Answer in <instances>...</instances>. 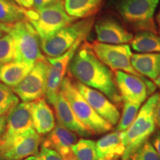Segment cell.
Returning <instances> with one entry per match:
<instances>
[{
    "instance_id": "1",
    "label": "cell",
    "mask_w": 160,
    "mask_h": 160,
    "mask_svg": "<svg viewBox=\"0 0 160 160\" xmlns=\"http://www.w3.org/2000/svg\"><path fill=\"white\" fill-rule=\"evenodd\" d=\"M86 41V40H85ZM84 41L70 62V77L105 94L116 105L122 102L112 71L98 59L88 42Z\"/></svg>"
},
{
    "instance_id": "2",
    "label": "cell",
    "mask_w": 160,
    "mask_h": 160,
    "mask_svg": "<svg viewBox=\"0 0 160 160\" xmlns=\"http://www.w3.org/2000/svg\"><path fill=\"white\" fill-rule=\"evenodd\" d=\"M160 93H153L144 103L133 122L124 131L125 153L122 157L126 160L142 144L149 139L156 131L155 107Z\"/></svg>"
},
{
    "instance_id": "3",
    "label": "cell",
    "mask_w": 160,
    "mask_h": 160,
    "mask_svg": "<svg viewBox=\"0 0 160 160\" xmlns=\"http://www.w3.org/2000/svg\"><path fill=\"white\" fill-rule=\"evenodd\" d=\"M60 91L78 119L93 134H102L113 129V126L111 124L100 117L92 108L69 77L64 78L60 87Z\"/></svg>"
},
{
    "instance_id": "4",
    "label": "cell",
    "mask_w": 160,
    "mask_h": 160,
    "mask_svg": "<svg viewBox=\"0 0 160 160\" xmlns=\"http://www.w3.org/2000/svg\"><path fill=\"white\" fill-rule=\"evenodd\" d=\"M25 19L37 31L40 40L51 37L62 28L76 21L66 12L63 0L42 9L25 10Z\"/></svg>"
},
{
    "instance_id": "5",
    "label": "cell",
    "mask_w": 160,
    "mask_h": 160,
    "mask_svg": "<svg viewBox=\"0 0 160 160\" xmlns=\"http://www.w3.org/2000/svg\"><path fill=\"white\" fill-rule=\"evenodd\" d=\"M93 22L94 18L91 17L65 26L51 37L40 40L42 51L48 58H56L62 55L79 38L88 36Z\"/></svg>"
},
{
    "instance_id": "6",
    "label": "cell",
    "mask_w": 160,
    "mask_h": 160,
    "mask_svg": "<svg viewBox=\"0 0 160 160\" xmlns=\"http://www.w3.org/2000/svg\"><path fill=\"white\" fill-rule=\"evenodd\" d=\"M8 33L14 44L15 60L34 65L39 60L45 59L42 53L39 36L27 19L12 25Z\"/></svg>"
},
{
    "instance_id": "7",
    "label": "cell",
    "mask_w": 160,
    "mask_h": 160,
    "mask_svg": "<svg viewBox=\"0 0 160 160\" xmlns=\"http://www.w3.org/2000/svg\"><path fill=\"white\" fill-rule=\"evenodd\" d=\"M159 2V0H122L118 11L125 22L140 31L157 33L154 14Z\"/></svg>"
},
{
    "instance_id": "8",
    "label": "cell",
    "mask_w": 160,
    "mask_h": 160,
    "mask_svg": "<svg viewBox=\"0 0 160 160\" xmlns=\"http://www.w3.org/2000/svg\"><path fill=\"white\" fill-rule=\"evenodd\" d=\"M91 49L100 61L107 65L111 71H120L137 76L144 77L138 73L131 64L132 52L129 45H110L94 42L90 44Z\"/></svg>"
},
{
    "instance_id": "9",
    "label": "cell",
    "mask_w": 160,
    "mask_h": 160,
    "mask_svg": "<svg viewBox=\"0 0 160 160\" xmlns=\"http://www.w3.org/2000/svg\"><path fill=\"white\" fill-rule=\"evenodd\" d=\"M48 62L47 59L39 60L27 76L12 90L22 102H31L45 96Z\"/></svg>"
},
{
    "instance_id": "10",
    "label": "cell",
    "mask_w": 160,
    "mask_h": 160,
    "mask_svg": "<svg viewBox=\"0 0 160 160\" xmlns=\"http://www.w3.org/2000/svg\"><path fill=\"white\" fill-rule=\"evenodd\" d=\"M88 36H82L78 39L73 46L62 55L56 58L47 59L48 62L47 76V87L45 96L48 102L53 105L60 91L62 82L68 71V67L72 57L81 44L85 41Z\"/></svg>"
},
{
    "instance_id": "11",
    "label": "cell",
    "mask_w": 160,
    "mask_h": 160,
    "mask_svg": "<svg viewBox=\"0 0 160 160\" xmlns=\"http://www.w3.org/2000/svg\"><path fill=\"white\" fill-rule=\"evenodd\" d=\"M114 78L122 102L142 105L157 89L155 84L148 78L138 77L123 71H115Z\"/></svg>"
},
{
    "instance_id": "12",
    "label": "cell",
    "mask_w": 160,
    "mask_h": 160,
    "mask_svg": "<svg viewBox=\"0 0 160 160\" xmlns=\"http://www.w3.org/2000/svg\"><path fill=\"white\" fill-rule=\"evenodd\" d=\"M42 139L33 128L11 139H0V157L6 160H23L36 155Z\"/></svg>"
},
{
    "instance_id": "13",
    "label": "cell",
    "mask_w": 160,
    "mask_h": 160,
    "mask_svg": "<svg viewBox=\"0 0 160 160\" xmlns=\"http://www.w3.org/2000/svg\"><path fill=\"white\" fill-rule=\"evenodd\" d=\"M73 83L79 93L82 95L96 113L112 126L117 125L121 116L118 106L97 90L88 87L77 81Z\"/></svg>"
},
{
    "instance_id": "14",
    "label": "cell",
    "mask_w": 160,
    "mask_h": 160,
    "mask_svg": "<svg viewBox=\"0 0 160 160\" xmlns=\"http://www.w3.org/2000/svg\"><path fill=\"white\" fill-rule=\"evenodd\" d=\"M77 142V135L57 122L55 128L42 139L41 145L57 151L63 160H77L72 147Z\"/></svg>"
},
{
    "instance_id": "15",
    "label": "cell",
    "mask_w": 160,
    "mask_h": 160,
    "mask_svg": "<svg viewBox=\"0 0 160 160\" xmlns=\"http://www.w3.org/2000/svg\"><path fill=\"white\" fill-rule=\"evenodd\" d=\"M33 128L30 102L19 103L8 114L5 131L0 139H11Z\"/></svg>"
},
{
    "instance_id": "16",
    "label": "cell",
    "mask_w": 160,
    "mask_h": 160,
    "mask_svg": "<svg viewBox=\"0 0 160 160\" xmlns=\"http://www.w3.org/2000/svg\"><path fill=\"white\" fill-rule=\"evenodd\" d=\"M97 42L110 45H122L130 42L133 35L117 20L105 18L95 24Z\"/></svg>"
},
{
    "instance_id": "17",
    "label": "cell",
    "mask_w": 160,
    "mask_h": 160,
    "mask_svg": "<svg viewBox=\"0 0 160 160\" xmlns=\"http://www.w3.org/2000/svg\"><path fill=\"white\" fill-rule=\"evenodd\" d=\"M52 105L54 108L57 122L80 137H89L94 135L78 119L61 91Z\"/></svg>"
},
{
    "instance_id": "18",
    "label": "cell",
    "mask_w": 160,
    "mask_h": 160,
    "mask_svg": "<svg viewBox=\"0 0 160 160\" xmlns=\"http://www.w3.org/2000/svg\"><path fill=\"white\" fill-rule=\"evenodd\" d=\"M33 127L39 135H47L55 128V116L45 98L30 102Z\"/></svg>"
},
{
    "instance_id": "19",
    "label": "cell",
    "mask_w": 160,
    "mask_h": 160,
    "mask_svg": "<svg viewBox=\"0 0 160 160\" xmlns=\"http://www.w3.org/2000/svg\"><path fill=\"white\" fill-rule=\"evenodd\" d=\"M124 131H113L100 138L97 142L99 160H118L125 153Z\"/></svg>"
},
{
    "instance_id": "20",
    "label": "cell",
    "mask_w": 160,
    "mask_h": 160,
    "mask_svg": "<svg viewBox=\"0 0 160 160\" xmlns=\"http://www.w3.org/2000/svg\"><path fill=\"white\" fill-rule=\"evenodd\" d=\"M131 64L138 73L154 81L160 74V53H133Z\"/></svg>"
},
{
    "instance_id": "21",
    "label": "cell",
    "mask_w": 160,
    "mask_h": 160,
    "mask_svg": "<svg viewBox=\"0 0 160 160\" xmlns=\"http://www.w3.org/2000/svg\"><path fill=\"white\" fill-rule=\"evenodd\" d=\"M33 65L17 60L2 64L0 65V82L11 88L15 87L31 71Z\"/></svg>"
},
{
    "instance_id": "22",
    "label": "cell",
    "mask_w": 160,
    "mask_h": 160,
    "mask_svg": "<svg viewBox=\"0 0 160 160\" xmlns=\"http://www.w3.org/2000/svg\"><path fill=\"white\" fill-rule=\"evenodd\" d=\"M104 0H63L67 13L74 19L91 17L99 11Z\"/></svg>"
},
{
    "instance_id": "23",
    "label": "cell",
    "mask_w": 160,
    "mask_h": 160,
    "mask_svg": "<svg viewBox=\"0 0 160 160\" xmlns=\"http://www.w3.org/2000/svg\"><path fill=\"white\" fill-rule=\"evenodd\" d=\"M132 48L139 53H160V36L148 31H141L131 41Z\"/></svg>"
},
{
    "instance_id": "24",
    "label": "cell",
    "mask_w": 160,
    "mask_h": 160,
    "mask_svg": "<svg viewBox=\"0 0 160 160\" xmlns=\"http://www.w3.org/2000/svg\"><path fill=\"white\" fill-rule=\"evenodd\" d=\"M25 19V9L13 0H0V22L13 25Z\"/></svg>"
},
{
    "instance_id": "25",
    "label": "cell",
    "mask_w": 160,
    "mask_h": 160,
    "mask_svg": "<svg viewBox=\"0 0 160 160\" xmlns=\"http://www.w3.org/2000/svg\"><path fill=\"white\" fill-rule=\"evenodd\" d=\"M77 160H99L97 142L93 140L80 139L72 147Z\"/></svg>"
},
{
    "instance_id": "26",
    "label": "cell",
    "mask_w": 160,
    "mask_h": 160,
    "mask_svg": "<svg viewBox=\"0 0 160 160\" xmlns=\"http://www.w3.org/2000/svg\"><path fill=\"white\" fill-rule=\"evenodd\" d=\"M19 103V97L11 88L0 82V116L8 115Z\"/></svg>"
},
{
    "instance_id": "27",
    "label": "cell",
    "mask_w": 160,
    "mask_h": 160,
    "mask_svg": "<svg viewBox=\"0 0 160 160\" xmlns=\"http://www.w3.org/2000/svg\"><path fill=\"white\" fill-rule=\"evenodd\" d=\"M140 104L132 103L128 102H124L123 110L122 115L120 116L119 122L117 125V131H125L133 122L139 113Z\"/></svg>"
},
{
    "instance_id": "28",
    "label": "cell",
    "mask_w": 160,
    "mask_h": 160,
    "mask_svg": "<svg viewBox=\"0 0 160 160\" xmlns=\"http://www.w3.org/2000/svg\"><path fill=\"white\" fill-rule=\"evenodd\" d=\"M126 160H160V157L148 139L137 148Z\"/></svg>"
},
{
    "instance_id": "29",
    "label": "cell",
    "mask_w": 160,
    "mask_h": 160,
    "mask_svg": "<svg viewBox=\"0 0 160 160\" xmlns=\"http://www.w3.org/2000/svg\"><path fill=\"white\" fill-rule=\"evenodd\" d=\"M15 60L13 40L8 33L0 38V65Z\"/></svg>"
},
{
    "instance_id": "30",
    "label": "cell",
    "mask_w": 160,
    "mask_h": 160,
    "mask_svg": "<svg viewBox=\"0 0 160 160\" xmlns=\"http://www.w3.org/2000/svg\"><path fill=\"white\" fill-rule=\"evenodd\" d=\"M23 160H63V159L54 150L48 148L41 145L37 154Z\"/></svg>"
},
{
    "instance_id": "31",
    "label": "cell",
    "mask_w": 160,
    "mask_h": 160,
    "mask_svg": "<svg viewBox=\"0 0 160 160\" xmlns=\"http://www.w3.org/2000/svg\"><path fill=\"white\" fill-rule=\"evenodd\" d=\"M149 140L160 157V130L155 131Z\"/></svg>"
},
{
    "instance_id": "32",
    "label": "cell",
    "mask_w": 160,
    "mask_h": 160,
    "mask_svg": "<svg viewBox=\"0 0 160 160\" xmlns=\"http://www.w3.org/2000/svg\"><path fill=\"white\" fill-rule=\"evenodd\" d=\"M59 0H33V8L35 9H42L52 4L57 2Z\"/></svg>"
},
{
    "instance_id": "33",
    "label": "cell",
    "mask_w": 160,
    "mask_h": 160,
    "mask_svg": "<svg viewBox=\"0 0 160 160\" xmlns=\"http://www.w3.org/2000/svg\"><path fill=\"white\" fill-rule=\"evenodd\" d=\"M13 1L20 8L25 10L33 8V0H13Z\"/></svg>"
},
{
    "instance_id": "34",
    "label": "cell",
    "mask_w": 160,
    "mask_h": 160,
    "mask_svg": "<svg viewBox=\"0 0 160 160\" xmlns=\"http://www.w3.org/2000/svg\"><path fill=\"white\" fill-rule=\"evenodd\" d=\"M155 122L156 125L160 128V96L155 107Z\"/></svg>"
},
{
    "instance_id": "35",
    "label": "cell",
    "mask_w": 160,
    "mask_h": 160,
    "mask_svg": "<svg viewBox=\"0 0 160 160\" xmlns=\"http://www.w3.org/2000/svg\"><path fill=\"white\" fill-rule=\"evenodd\" d=\"M12 25H8V24H4L0 22V38L2 37L3 36L9 33L10 29H11Z\"/></svg>"
},
{
    "instance_id": "36",
    "label": "cell",
    "mask_w": 160,
    "mask_h": 160,
    "mask_svg": "<svg viewBox=\"0 0 160 160\" xmlns=\"http://www.w3.org/2000/svg\"><path fill=\"white\" fill-rule=\"evenodd\" d=\"M7 116H0V137L5 133L6 128V123H7Z\"/></svg>"
},
{
    "instance_id": "37",
    "label": "cell",
    "mask_w": 160,
    "mask_h": 160,
    "mask_svg": "<svg viewBox=\"0 0 160 160\" xmlns=\"http://www.w3.org/2000/svg\"><path fill=\"white\" fill-rule=\"evenodd\" d=\"M153 83L155 84V85L157 86V88H159V89L160 90V74L159 75V77H158L157 79L153 81Z\"/></svg>"
},
{
    "instance_id": "38",
    "label": "cell",
    "mask_w": 160,
    "mask_h": 160,
    "mask_svg": "<svg viewBox=\"0 0 160 160\" xmlns=\"http://www.w3.org/2000/svg\"><path fill=\"white\" fill-rule=\"evenodd\" d=\"M157 22L158 24V28H159V34H160V10L158 13L157 17Z\"/></svg>"
},
{
    "instance_id": "39",
    "label": "cell",
    "mask_w": 160,
    "mask_h": 160,
    "mask_svg": "<svg viewBox=\"0 0 160 160\" xmlns=\"http://www.w3.org/2000/svg\"><path fill=\"white\" fill-rule=\"evenodd\" d=\"M0 160H6V159H5L4 158H2V157H0Z\"/></svg>"
}]
</instances>
